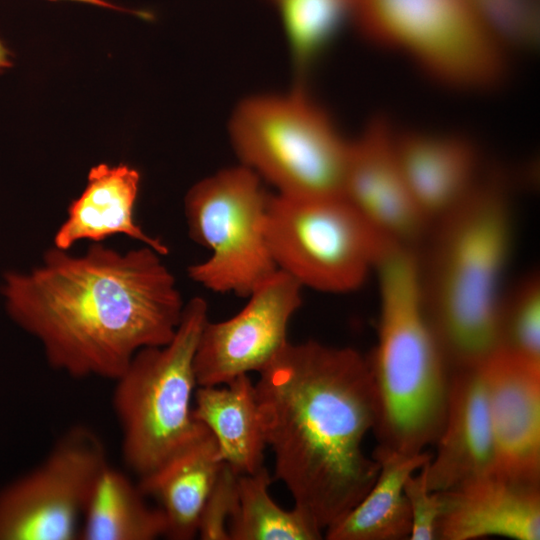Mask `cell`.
I'll return each mask as SVG.
<instances>
[{
	"label": "cell",
	"instance_id": "6da1fadb",
	"mask_svg": "<svg viewBox=\"0 0 540 540\" xmlns=\"http://www.w3.org/2000/svg\"><path fill=\"white\" fill-rule=\"evenodd\" d=\"M161 256L146 245L120 252L93 242L79 256L53 246L31 271L5 273L1 293L53 369L115 380L180 323L185 304Z\"/></svg>",
	"mask_w": 540,
	"mask_h": 540
},
{
	"label": "cell",
	"instance_id": "7a4b0ae2",
	"mask_svg": "<svg viewBox=\"0 0 540 540\" xmlns=\"http://www.w3.org/2000/svg\"><path fill=\"white\" fill-rule=\"evenodd\" d=\"M255 388L274 477L324 531L379 472V461L364 451L379 415L370 363L349 347L289 342Z\"/></svg>",
	"mask_w": 540,
	"mask_h": 540
},
{
	"label": "cell",
	"instance_id": "3957f363",
	"mask_svg": "<svg viewBox=\"0 0 540 540\" xmlns=\"http://www.w3.org/2000/svg\"><path fill=\"white\" fill-rule=\"evenodd\" d=\"M439 220L423 300L450 375L483 363L500 348L501 282L512 246L503 184L478 181Z\"/></svg>",
	"mask_w": 540,
	"mask_h": 540
},
{
	"label": "cell",
	"instance_id": "277c9868",
	"mask_svg": "<svg viewBox=\"0 0 540 540\" xmlns=\"http://www.w3.org/2000/svg\"><path fill=\"white\" fill-rule=\"evenodd\" d=\"M381 314L370 363L378 399V449L421 453L443 426L449 372L429 324L418 264L401 245L379 261Z\"/></svg>",
	"mask_w": 540,
	"mask_h": 540
},
{
	"label": "cell",
	"instance_id": "5b68a950",
	"mask_svg": "<svg viewBox=\"0 0 540 540\" xmlns=\"http://www.w3.org/2000/svg\"><path fill=\"white\" fill-rule=\"evenodd\" d=\"M208 320L201 297L188 301L173 338L145 347L116 382L112 404L126 466L140 477L152 472L208 429L192 415L197 385L194 356Z\"/></svg>",
	"mask_w": 540,
	"mask_h": 540
},
{
	"label": "cell",
	"instance_id": "8992f818",
	"mask_svg": "<svg viewBox=\"0 0 540 540\" xmlns=\"http://www.w3.org/2000/svg\"><path fill=\"white\" fill-rule=\"evenodd\" d=\"M228 133L239 164L278 194L341 196L349 140L303 87L240 101Z\"/></svg>",
	"mask_w": 540,
	"mask_h": 540
},
{
	"label": "cell",
	"instance_id": "52a82bcc",
	"mask_svg": "<svg viewBox=\"0 0 540 540\" xmlns=\"http://www.w3.org/2000/svg\"><path fill=\"white\" fill-rule=\"evenodd\" d=\"M351 21L447 87L486 92L508 74L507 45L468 0H353Z\"/></svg>",
	"mask_w": 540,
	"mask_h": 540
},
{
	"label": "cell",
	"instance_id": "ba28073f",
	"mask_svg": "<svg viewBox=\"0 0 540 540\" xmlns=\"http://www.w3.org/2000/svg\"><path fill=\"white\" fill-rule=\"evenodd\" d=\"M264 233L277 270L302 288L326 293L356 290L385 253L399 245L342 196L270 194Z\"/></svg>",
	"mask_w": 540,
	"mask_h": 540
},
{
	"label": "cell",
	"instance_id": "9c48e42d",
	"mask_svg": "<svg viewBox=\"0 0 540 540\" xmlns=\"http://www.w3.org/2000/svg\"><path fill=\"white\" fill-rule=\"evenodd\" d=\"M269 197L262 180L241 164L189 189L184 199L189 236L211 251L188 268L193 281L216 293L248 297L277 271L264 233Z\"/></svg>",
	"mask_w": 540,
	"mask_h": 540
},
{
	"label": "cell",
	"instance_id": "30bf717a",
	"mask_svg": "<svg viewBox=\"0 0 540 540\" xmlns=\"http://www.w3.org/2000/svg\"><path fill=\"white\" fill-rule=\"evenodd\" d=\"M109 465L105 445L76 424L45 458L0 490V540H74L95 484Z\"/></svg>",
	"mask_w": 540,
	"mask_h": 540
},
{
	"label": "cell",
	"instance_id": "8fae6325",
	"mask_svg": "<svg viewBox=\"0 0 540 540\" xmlns=\"http://www.w3.org/2000/svg\"><path fill=\"white\" fill-rule=\"evenodd\" d=\"M302 287L277 270L229 319L205 323L194 356L198 386L224 385L264 370L289 343L290 320L302 305Z\"/></svg>",
	"mask_w": 540,
	"mask_h": 540
},
{
	"label": "cell",
	"instance_id": "7c38bea8",
	"mask_svg": "<svg viewBox=\"0 0 540 540\" xmlns=\"http://www.w3.org/2000/svg\"><path fill=\"white\" fill-rule=\"evenodd\" d=\"M395 133L386 118L377 116L349 140L341 196L380 234L405 246L428 221L406 183Z\"/></svg>",
	"mask_w": 540,
	"mask_h": 540
},
{
	"label": "cell",
	"instance_id": "4fadbf2b",
	"mask_svg": "<svg viewBox=\"0 0 540 540\" xmlns=\"http://www.w3.org/2000/svg\"><path fill=\"white\" fill-rule=\"evenodd\" d=\"M482 370L495 473L539 484L540 363L499 348Z\"/></svg>",
	"mask_w": 540,
	"mask_h": 540
},
{
	"label": "cell",
	"instance_id": "5bb4252c",
	"mask_svg": "<svg viewBox=\"0 0 540 540\" xmlns=\"http://www.w3.org/2000/svg\"><path fill=\"white\" fill-rule=\"evenodd\" d=\"M426 464L428 488L446 492L495 474L482 363L449 375L445 418Z\"/></svg>",
	"mask_w": 540,
	"mask_h": 540
},
{
	"label": "cell",
	"instance_id": "9a60e30c",
	"mask_svg": "<svg viewBox=\"0 0 540 540\" xmlns=\"http://www.w3.org/2000/svg\"><path fill=\"white\" fill-rule=\"evenodd\" d=\"M442 494L445 505L437 538L540 539L539 484L518 482L495 473Z\"/></svg>",
	"mask_w": 540,
	"mask_h": 540
},
{
	"label": "cell",
	"instance_id": "2e32d148",
	"mask_svg": "<svg viewBox=\"0 0 540 540\" xmlns=\"http://www.w3.org/2000/svg\"><path fill=\"white\" fill-rule=\"evenodd\" d=\"M395 148L413 200L428 222L454 209L479 181L478 151L464 137L395 133Z\"/></svg>",
	"mask_w": 540,
	"mask_h": 540
},
{
	"label": "cell",
	"instance_id": "e0dca14e",
	"mask_svg": "<svg viewBox=\"0 0 540 540\" xmlns=\"http://www.w3.org/2000/svg\"><path fill=\"white\" fill-rule=\"evenodd\" d=\"M139 183L138 171L127 165L93 167L84 191L71 202L67 219L54 235V247L69 250L80 240L101 242L123 234L162 256L168 254L167 245L144 232L134 218Z\"/></svg>",
	"mask_w": 540,
	"mask_h": 540
},
{
	"label": "cell",
	"instance_id": "ac0fdd59",
	"mask_svg": "<svg viewBox=\"0 0 540 540\" xmlns=\"http://www.w3.org/2000/svg\"><path fill=\"white\" fill-rule=\"evenodd\" d=\"M223 464L216 440L207 430L139 478L141 491L163 512L164 537L191 540L197 536L203 506Z\"/></svg>",
	"mask_w": 540,
	"mask_h": 540
},
{
	"label": "cell",
	"instance_id": "d6986e66",
	"mask_svg": "<svg viewBox=\"0 0 540 540\" xmlns=\"http://www.w3.org/2000/svg\"><path fill=\"white\" fill-rule=\"evenodd\" d=\"M192 415L216 440L221 460L238 475L264 465L267 447L255 384L248 374L223 387L197 386Z\"/></svg>",
	"mask_w": 540,
	"mask_h": 540
},
{
	"label": "cell",
	"instance_id": "ffe728a7",
	"mask_svg": "<svg viewBox=\"0 0 540 540\" xmlns=\"http://www.w3.org/2000/svg\"><path fill=\"white\" fill-rule=\"evenodd\" d=\"M377 478L366 495L325 530L328 540H399L411 533V516L404 493L407 478L422 468L431 455L376 449Z\"/></svg>",
	"mask_w": 540,
	"mask_h": 540
},
{
	"label": "cell",
	"instance_id": "44dd1931",
	"mask_svg": "<svg viewBox=\"0 0 540 540\" xmlns=\"http://www.w3.org/2000/svg\"><path fill=\"white\" fill-rule=\"evenodd\" d=\"M138 483L108 465L100 474L80 526L82 540H153L165 535L166 522Z\"/></svg>",
	"mask_w": 540,
	"mask_h": 540
},
{
	"label": "cell",
	"instance_id": "7402d4cb",
	"mask_svg": "<svg viewBox=\"0 0 540 540\" xmlns=\"http://www.w3.org/2000/svg\"><path fill=\"white\" fill-rule=\"evenodd\" d=\"M271 477L263 466L238 475L237 500L228 522L230 540H317L322 530L302 510H284L269 494Z\"/></svg>",
	"mask_w": 540,
	"mask_h": 540
},
{
	"label": "cell",
	"instance_id": "603a6c76",
	"mask_svg": "<svg viewBox=\"0 0 540 540\" xmlns=\"http://www.w3.org/2000/svg\"><path fill=\"white\" fill-rule=\"evenodd\" d=\"M278 14L289 50L300 67L310 65L346 21L353 0H264Z\"/></svg>",
	"mask_w": 540,
	"mask_h": 540
},
{
	"label": "cell",
	"instance_id": "cb8c5ba5",
	"mask_svg": "<svg viewBox=\"0 0 540 540\" xmlns=\"http://www.w3.org/2000/svg\"><path fill=\"white\" fill-rule=\"evenodd\" d=\"M500 348L540 363V285L526 279L508 302H503Z\"/></svg>",
	"mask_w": 540,
	"mask_h": 540
},
{
	"label": "cell",
	"instance_id": "d4e9b609",
	"mask_svg": "<svg viewBox=\"0 0 540 540\" xmlns=\"http://www.w3.org/2000/svg\"><path fill=\"white\" fill-rule=\"evenodd\" d=\"M506 44L532 46L538 37L536 0H468Z\"/></svg>",
	"mask_w": 540,
	"mask_h": 540
},
{
	"label": "cell",
	"instance_id": "484cf974",
	"mask_svg": "<svg viewBox=\"0 0 540 540\" xmlns=\"http://www.w3.org/2000/svg\"><path fill=\"white\" fill-rule=\"evenodd\" d=\"M237 480L238 474L224 463L199 518L197 536L202 540H230L228 522L236 506Z\"/></svg>",
	"mask_w": 540,
	"mask_h": 540
},
{
	"label": "cell",
	"instance_id": "4316f807",
	"mask_svg": "<svg viewBox=\"0 0 540 540\" xmlns=\"http://www.w3.org/2000/svg\"><path fill=\"white\" fill-rule=\"evenodd\" d=\"M426 464L410 475L404 484V493L411 516L409 536L411 540L437 538L438 522L445 505L442 492L432 491L428 488Z\"/></svg>",
	"mask_w": 540,
	"mask_h": 540
},
{
	"label": "cell",
	"instance_id": "83f0119b",
	"mask_svg": "<svg viewBox=\"0 0 540 540\" xmlns=\"http://www.w3.org/2000/svg\"><path fill=\"white\" fill-rule=\"evenodd\" d=\"M10 65L9 55L7 49L0 42V70Z\"/></svg>",
	"mask_w": 540,
	"mask_h": 540
},
{
	"label": "cell",
	"instance_id": "f1b7e54d",
	"mask_svg": "<svg viewBox=\"0 0 540 540\" xmlns=\"http://www.w3.org/2000/svg\"><path fill=\"white\" fill-rule=\"evenodd\" d=\"M71 1H78V2H84L92 5L102 6V7H109L115 9L116 7L109 2L105 0H71Z\"/></svg>",
	"mask_w": 540,
	"mask_h": 540
}]
</instances>
